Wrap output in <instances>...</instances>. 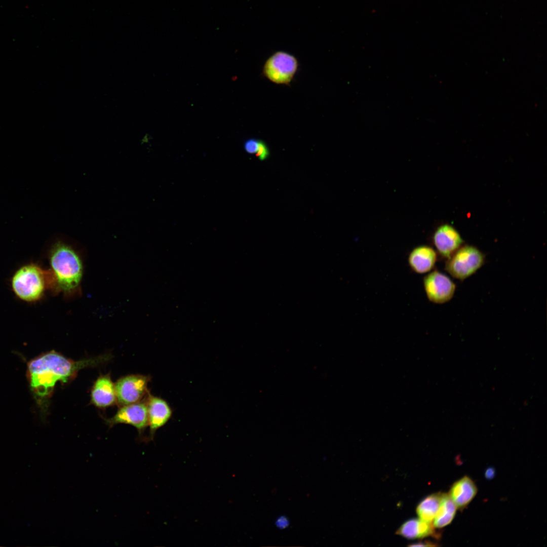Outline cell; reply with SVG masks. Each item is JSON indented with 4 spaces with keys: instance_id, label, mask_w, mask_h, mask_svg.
Returning <instances> with one entry per match:
<instances>
[{
    "instance_id": "cell-6",
    "label": "cell",
    "mask_w": 547,
    "mask_h": 547,
    "mask_svg": "<svg viewBox=\"0 0 547 547\" xmlns=\"http://www.w3.org/2000/svg\"><path fill=\"white\" fill-rule=\"evenodd\" d=\"M148 376L135 374L120 378L114 384L116 399L121 406L140 402L148 394Z\"/></svg>"
},
{
    "instance_id": "cell-5",
    "label": "cell",
    "mask_w": 547,
    "mask_h": 547,
    "mask_svg": "<svg viewBox=\"0 0 547 547\" xmlns=\"http://www.w3.org/2000/svg\"><path fill=\"white\" fill-rule=\"evenodd\" d=\"M298 62L295 56L285 51L272 54L263 67L264 75L277 84L288 85L295 75Z\"/></svg>"
},
{
    "instance_id": "cell-16",
    "label": "cell",
    "mask_w": 547,
    "mask_h": 547,
    "mask_svg": "<svg viewBox=\"0 0 547 547\" xmlns=\"http://www.w3.org/2000/svg\"><path fill=\"white\" fill-rule=\"evenodd\" d=\"M442 493L429 495L418 504L416 512L420 519L431 522L435 518L439 509Z\"/></svg>"
},
{
    "instance_id": "cell-8",
    "label": "cell",
    "mask_w": 547,
    "mask_h": 547,
    "mask_svg": "<svg viewBox=\"0 0 547 547\" xmlns=\"http://www.w3.org/2000/svg\"><path fill=\"white\" fill-rule=\"evenodd\" d=\"M107 422L110 425L126 423L135 427L139 432L148 425V416L146 402L122 406L116 413Z\"/></svg>"
},
{
    "instance_id": "cell-17",
    "label": "cell",
    "mask_w": 547,
    "mask_h": 547,
    "mask_svg": "<svg viewBox=\"0 0 547 547\" xmlns=\"http://www.w3.org/2000/svg\"><path fill=\"white\" fill-rule=\"evenodd\" d=\"M244 148L248 153L256 154L260 161L266 160L270 154L267 146L260 140L250 139L245 142Z\"/></svg>"
},
{
    "instance_id": "cell-20",
    "label": "cell",
    "mask_w": 547,
    "mask_h": 547,
    "mask_svg": "<svg viewBox=\"0 0 547 547\" xmlns=\"http://www.w3.org/2000/svg\"><path fill=\"white\" fill-rule=\"evenodd\" d=\"M494 476V470L491 467L488 468L485 473L486 478L487 479L492 478Z\"/></svg>"
},
{
    "instance_id": "cell-4",
    "label": "cell",
    "mask_w": 547,
    "mask_h": 547,
    "mask_svg": "<svg viewBox=\"0 0 547 547\" xmlns=\"http://www.w3.org/2000/svg\"><path fill=\"white\" fill-rule=\"evenodd\" d=\"M484 255L476 247L459 248L445 264V270L453 278L463 281L474 274L485 262Z\"/></svg>"
},
{
    "instance_id": "cell-13",
    "label": "cell",
    "mask_w": 547,
    "mask_h": 547,
    "mask_svg": "<svg viewBox=\"0 0 547 547\" xmlns=\"http://www.w3.org/2000/svg\"><path fill=\"white\" fill-rule=\"evenodd\" d=\"M91 400L99 408L110 406L116 401L115 385L109 375H103L97 379L91 392Z\"/></svg>"
},
{
    "instance_id": "cell-18",
    "label": "cell",
    "mask_w": 547,
    "mask_h": 547,
    "mask_svg": "<svg viewBox=\"0 0 547 547\" xmlns=\"http://www.w3.org/2000/svg\"><path fill=\"white\" fill-rule=\"evenodd\" d=\"M276 525L279 528L284 529L288 526L289 521L287 518L282 516L276 520Z\"/></svg>"
},
{
    "instance_id": "cell-7",
    "label": "cell",
    "mask_w": 547,
    "mask_h": 547,
    "mask_svg": "<svg viewBox=\"0 0 547 547\" xmlns=\"http://www.w3.org/2000/svg\"><path fill=\"white\" fill-rule=\"evenodd\" d=\"M423 285L428 300L437 304L450 300L456 290V285L451 279L438 270H434L425 276L423 279Z\"/></svg>"
},
{
    "instance_id": "cell-12",
    "label": "cell",
    "mask_w": 547,
    "mask_h": 547,
    "mask_svg": "<svg viewBox=\"0 0 547 547\" xmlns=\"http://www.w3.org/2000/svg\"><path fill=\"white\" fill-rule=\"evenodd\" d=\"M478 488L473 480L465 476L451 486L448 495L457 509H462L474 498Z\"/></svg>"
},
{
    "instance_id": "cell-3",
    "label": "cell",
    "mask_w": 547,
    "mask_h": 547,
    "mask_svg": "<svg viewBox=\"0 0 547 547\" xmlns=\"http://www.w3.org/2000/svg\"><path fill=\"white\" fill-rule=\"evenodd\" d=\"M11 284L17 297L27 302L38 300L47 289H53L50 270H45L34 263L19 268L14 274Z\"/></svg>"
},
{
    "instance_id": "cell-1",
    "label": "cell",
    "mask_w": 547,
    "mask_h": 547,
    "mask_svg": "<svg viewBox=\"0 0 547 547\" xmlns=\"http://www.w3.org/2000/svg\"><path fill=\"white\" fill-rule=\"evenodd\" d=\"M110 357L104 355L75 361L54 350L41 355L27 364L31 389L37 400H45L52 394L58 381L66 382L82 369L96 366L108 361Z\"/></svg>"
},
{
    "instance_id": "cell-11",
    "label": "cell",
    "mask_w": 547,
    "mask_h": 547,
    "mask_svg": "<svg viewBox=\"0 0 547 547\" xmlns=\"http://www.w3.org/2000/svg\"><path fill=\"white\" fill-rule=\"evenodd\" d=\"M437 260L436 252L431 247L421 245L414 248L409 253L408 262L414 272L422 274L431 271Z\"/></svg>"
},
{
    "instance_id": "cell-10",
    "label": "cell",
    "mask_w": 547,
    "mask_h": 547,
    "mask_svg": "<svg viewBox=\"0 0 547 547\" xmlns=\"http://www.w3.org/2000/svg\"><path fill=\"white\" fill-rule=\"evenodd\" d=\"M146 401L148 416V425L152 438L155 431L164 426L171 418L172 411L167 402L148 394Z\"/></svg>"
},
{
    "instance_id": "cell-9",
    "label": "cell",
    "mask_w": 547,
    "mask_h": 547,
    "mask_svg": "<svg viewBox=\"0 0 547 547\" xmlns=\"http://www.w3.org/2000/svg\"><path fill=\"white\" fill-rule=\"evenodd\" d=\"M433 241L440 255L447 259L460 247L463 242L458 232L448 224H443L437 229Z\"/></svg>"
},
{
    "instance_id": "cell-2",
    "label": "cell",
    "mask_w": 547,
    "mask_h": 547,
    "mask_svg": "<svg viewBox=\"0 0 547 547\" xmlns=\"http://www.w3.org/2000/svg\"><path fill=\"white\" fill-rule=\"evenodd\" d=\"M49 259L52 290L68 297L80 293L83 266L81 256L75 248L69 243L58 239L50 248Z\"/></svg>"
},
{
    "instance_id": "cell-15",
    "label": "cell",
    "mask_w": 547,
    "mask_h": 547,
    "mask_svg": "<svg viewBox=\"0 0 547 547\" xmlns=\"http://www.w3.org/2000/svg\"><path fill=\"white\" fill-rule=\"evenodd\" d=\"M457 509L448 494L442 493L440 504L434 519V527L442 528L450 524L454 518Z\"/></svg>"
},
{
    "instance_id": "cell-14",
    "label": "cell",
    "mask_w": 547,
    "mask_h": 547,
    "mask_svg": "<svg viewBox=\"0 0 547 547\" xmlns=\"http://www.w3.org/2000/svg\"><path fill=\"white\" fill-rule=\"evenodd\" d=\"M434 528L431 522L411 519L404 523L396 533L410 539L423 538L435 535Z\"/></svg>"
},
{
    "instance_id": "cell-19",
    "label": "cell",
    "mask_w": 547,
    "mask_h": 547,
    "mask_svg": "<svg viewBox=\"0 0 547 547\" xmlns=\"http://www.w3.org/2000/svg\"><path fill=\"white\" fill-rule=\"evenodd\" d=\"M437 545L433 544L432 542L424 541L417 542L414 544L409 545L411 546H436Z\"/></svg>"
}]
</instances>
